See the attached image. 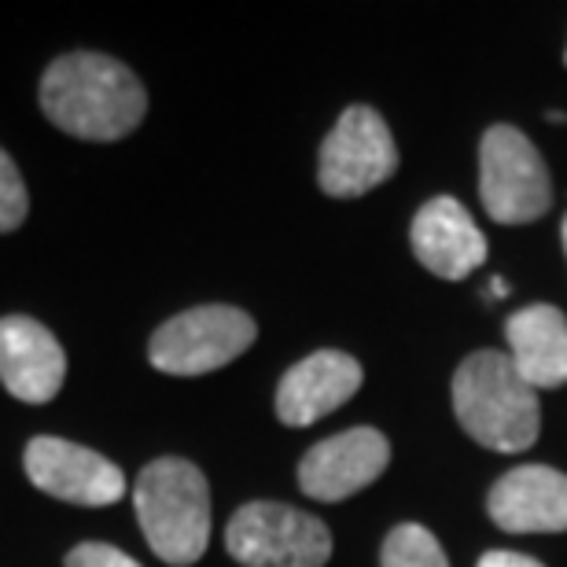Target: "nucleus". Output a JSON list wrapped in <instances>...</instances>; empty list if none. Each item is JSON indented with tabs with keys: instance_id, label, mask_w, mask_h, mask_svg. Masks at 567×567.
<instances>
[{
	"instance_id": "obj_3",
	"label": "nucleus",
	"mask_w": 567,
	"mask_h": 567,
	"mask_svg": "<svg viewBox=\"0 0 567 567\" xmlns=\"http://www.w3.org/2000/svg\"><path fill=\"white\" fill-rule=\"evenodd\" d=\"M141 530L163 564L188 567L207 553L210 542V486L185 457H158L133 486Z\"/></svg>"
},
{
	"instance_id": "obj_7",
	"label": "nucleus",
	"mask_w": 567,
	"mask_h": 567,
	"mask_svg": "<svg viewBox=\"0 0 567 567\" xmlns=\"http://www.w3.org/2000/svg\"><path fill=\"white\" fill-rule=\"evenodd\" d=\"M394 169H399V147L388 122L365 104H350L321 144L317 185L324 196L358 199L391 181Z\"/></svg>"
},
{
	"instance_id": "obj_17",
	"label": "nucleus",
	"mask_w": 567,
	"mask_h": 567,
	"mask_svg": "<svg viewBox=\"0 0 567 567\" xmlns=\"http://www.w3.org/2000/svg\"><path fill=\"white\" fill-rule=\"evenodd\" d=\"M66 567H141L130 553H122L115 546H104V542H85V546H74L66 553Z\"/></svg>"
},
{
	"instance_id": "obj_11",
	"label": "nucleus",
	"mask_w": 567,
	"mask_h": 567,
	"mask_svg": "<svg viewBox=\"0 0 567 567\" xmlns=\"http://www.w3.org/2000/svg\"><path fill=\"white\" fill-rule=\"evenodd\" d=\"M486 513L508 535L567 530V475L546 464H519L494 483Z\"/></svg>"
},
{
	"instance_id": "obj_8",
	"label": "nucleus",
	"mask_w": 567,
	"mask_h": 567,
	"mask_svg": "<svg viewBox=\"0 0 567 567\" xmlns=\"http://www.w3.org/2000/svg\"><path fill=\"white\" fill-rule=\"evenodd\" d=\"M22 468L41 494L60 497L66 505L104 508L126 494V475L104 453L85 450L78 442L41 435L22 453Z\"/></svg>"
},
{
	"instance_id": "obj_16",
	"label": "nucleus",
	"mask_w": 567,
	"mask_h": 567,
	"mask_svg": "<svg viewBox=\"0 0 567 567\" xmlns=\"http://www.w3.org/2000/svg\"><path fill=\"white\" fill-rule=\"evenodd\" d=\"M27 210H30V196L27 185H22V174L11 163V155L0 147V233H16L27 221Z\"/></svg>"
},
{
	"instance_id": "obj_5",
	"label": "nucleus",
	"mask_w": 567,
	"mask_h": 567,
	"mask_svg": "<svg viewBox=\"0 0 567 567\" xmlns=\"http://www.w3.org/2000/svg\"><path fill=\"white\" fill-rule=\"evenodd\" d=\"M255 336V321L236 306H196L155 328L147 358L166 377H207L251 350Z\"/></svg>"
},
{
	"instance_id": "obj_19",
	"label": "nucleus",
	"mask_w": 567,
	"mask_h": 567,
	"mask_svg": "<svg viewBox=\"0 0 567 567\" xmlns=\"http://www.w3.org/2000/svg\"><path fill=\"white\" fill-rule=\"evenodd\" d=\"M560 244H564V255H567V214H564V225H560Z\"/></svg>"
},
{
	"instance_id": "obj_13",
	"label": "nucleus",
	"mask_w": 567,
	"mask_h": 567,
	"mask_svg": "<svg viewBox=\"0 0 567 567\" xmlns=\"http://www.w3.org/2000/svg\"><path fill=\"white\" fill-rule=\"evenodd\" d=\"M410 244L416 262L442 280H464L486 262V236L453 196H435L416 210Z\"/></svg>"
},
{
	"instance_id": "obj_18",
	"label": "nucleus",
	"mask_w": 567,
	"mask_h": 567,
	"mask_svg": "<svg viewBox=\"0 0 567 567\" xmlns=\"http://www.w3.org/2000/svg\"><path fill=\"white\" fill-rule=\"evenodd\" d=\"M475 567H546V564H538L535 557H524V553L491 549V553H483L480 564H475Z\"/></svg>"
},
{
	"instance_id": "obj_6",
	"label": "nucleus",
	"mask_w": 567,
	"mask_h": 567,
	"mask_svg": "<svg viewBox=\"0 0 567 567\" xmlns=\"http://www.w3.org/2000/svg\"><path fill=\"white\" fill-rule=\"evenodd\" d=\"M480 199L502 225L538 221L553 207V181L538 147L516 126H491L480 144Z\"/></svg>"
},
{
	"instance_id": "obj_2",
	"label": "nucleus",
	"mask_w": 567,
	"mask_h": 567,
	"mask_svg": "<svg viewBox=\"0 0 567 567\" xmlns=\"http://www.w3.org/2000/svg\"><path fill=\"white\" fill-rule=\"evenodd\" d=\"M453 413L464 435L497 453H524L538 442V391L524 383L502 350H475L453 372Z\"/></svg>"
},
{
	"instance_id": "obj_1",
	"label": "nucleus",
	"mask_w": 567,
	"mask_h": 567,
	"mask_svg": "<svg viewBox=\"0 0 567 567\" xmlns=\"http://www.w3.org/2000/svg\"><path fill=\"white\" fill-rule=\"evenodd\" d=\"M41 111L78 141H122L147 115V93L126 63L100 52L60 55L41 78Z\"/></svg>"
},
{
	"instance_id": "obj_4",
	"label": "nucleus",
	"mask_w": 567,
	"mask_h": 567,
	"mask_svg": "<svg viewBox=\"0 0 567 567\" xmlns=\"http://www.w3.org/2000/svg\"><path fill=\"white\" fill-rule=\"evenodd\" d=\"M225 549L244 567H324L332 560V530L302 508L251 502L225 527Z\"/></svg>"
},
{
	"instance_id": "obj_20",
	"label": "nucleus",
	"mask_w": 567,
	"mask_h": 567,
	"mask_svg": "<svg viewBox=\"0 0 567 567\" xmlns=\"http://www.w3.org/2000/svg\"><path fill=\"white\" fill-rule=\"evenodd\" d=\"M546 118H549V122H567V115H564V111H549Z\"/></svg>"
},
{
	"instance_id": "obj_21",
	"label": "nucleus",
	"mask_w": 567,
	"mask_h": 567,
	"mask_svg": "<svg viewBox=\"0 0 567 567\" xmlns=\"http://www.w3.org/2000/svg\"><path fill=\"white\" fill-rule=\"evenodd\" d=\"M564 63H567V52H564Z\"/></svg>"
},
{
	"instance_id": "obj_15",
	"label": "nucleus",
	"mask_w": 567,
	"mask_h": 567,
	"mask_svg": "<svg viewBox=\"0 0 567 567\" xmlns=\"http://www.w3.org/2000/svg\"><path fill=\"white\" fill-rule=\"evenodd\" d=\"M380 567H450L439 538L421 524H399L383 538Z\"/></svg>"
},
{
	"instance_id": "obj_12",
	"label": "nucleus",
	"mask_w": 567,
	"mask_h": 567,
	"mask_svg": "<svg viewBox=\"0 0 567 567\" xmlns=\"http://www.w3.org/2000/svg\"><path fill=\"white\" fill-rule=\"evenodd\" d=\"M365 383V372L343 350H317L284 372L277 388V416L288 427H310L347 405Z\"/></svg>"
},
{
	"instance_id": "obj_14",
	"label": "nucleus",
	"mask_w": 567,
	"mask_h": 567,
	"mask_svg": "<svg viewBox=\"0 0 567 567\" xmlns=\"http://www.w3.org/2000/svg\"><path fill=\"white\" fill-rule=\"evenodd\" d=\"M505 343L516 372L535 391L567 383V317L549 302L516 310L505 321Z\"/></svg>"
},
{
	"instance_id": "obj_9",
	"label": "nucleus",
	"mask_w": 567,
	"mask_h": 567,
	"mask_svg": "<svg viewBox=\"0 0 567 567\" xmlns=\"http://www.w3.org/2000/svg\"><path fill=\"white\" fill-rule=\"evenodd\" d=\"M391 442L377 427H350L317 442L299 461V486L313 502H347L388 472Z\"/></svg>"
},
{
	"instance_id": "obj_10",
	"label": "nucleus",
	"mask_w": 567,
	"mask_h": 567,
	"mask_svg": "<svg viewBox=\"0 0 567 567\" xmlns=\"http://www.w3.org/2000/svg\"><path fill=\"white\" fill-rule=\"evenodd\" d=\"M66 380V354L49 328L27 313L0 317V383L11 399L44 405Z\"/></svg>"
}]
</instances>
